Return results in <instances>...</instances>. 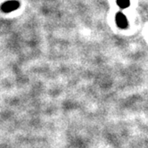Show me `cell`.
Segmentation results:
<instances>
[{
	"mask_svg": "<svg viewBox=\"0 0 148 148\" xmlns=\"http://www.w3.org/2000/svg\"><path fill=\"white\" fill-rule=\"evenodd\" d=\"M117 4L121 8H126L130 5V0H117Z\"/></svg>",
	"mask_w": 148,
	"mask_h": 148,
	"instance_id": "obj_3",
	"label": "cell"
},
{
	"mask_svg": "<svg viewBox=\"0 0 148 148\" xmlns=\"http://www.w3.org/2000/svg\"><path fill=\"white\" fill-rule=\"evenodd\" d=\"M20 7V2L17 0H8L1 5V10L4 13H12Z\"/></svg>",
	"mask_w": 148,
	"mask_h": 148,
	"instance_id": "obj_1",
	"label": "cell"
},
{
	"mask_svg": "<svg viewBox=\"0 0 148 148\" xmlns=\"http://www.w3.org/2000/svg\"><path fill=\"white\" fill-rule=\"evenodd\" d=\"M116 23L117 25L121 28V29H125L127 26H128V20H127L126 16L121 14V13H119L116 15Z\"/></svg>",
	"mask_w": 148,
	"mask_h": 148,
	"instance_id": "obj_2",
	"label": "cell"
}]
</instances>
